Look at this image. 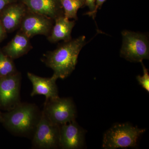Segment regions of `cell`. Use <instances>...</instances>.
Here are the masks:
<instances>
[{
	"label": "cell",
	"instance_id": "obj_12",
	"mask_svg": "<svg viewBox=\"0 0 149 149\" xmlns=\"http://www.w3.org/2000/svg\"><path fill=\"white\" fill-rule=\"evenodd\" d=\"M27 77L33 86L31 96L43 95L46 100L58 97V92L56 81L58 78L53 75L51 77H43L28 72Z\"/></svg>",
	"mask_w": 149,
	"mask_h": 149
},
{
	"label": "cell",
	"instance_id": "obj_2",
	"mask_svg": "<svg viewBox=\"0 0 149 149\" xmlns=\"http://www.w3.org/2000/svg\"><path fill=\"white\" fill-rule=\"evenodd\" d=\"M87 42L85 36L64 42L54 50L48 52L44 61L47 66L54 71L57 78L65 79L75 69L77 58Z\"/></svg>",
	"mask_w": 149,
	"mask_h": 149
},
{
	"label": "cell",
	"instance_id": "obj_18",
	"mask_svg": "<svg viewBox=\"0 0 149 149\" xmlns=\"http://www.w3.org/2000/svg\"><path fill=\"white\" fill-rule=\"evenodd\" d=\"M107 0H95V8L94 10L92 12H88V13H85V15L92 17L93 19H95L98 10L101 8L104 3Z\"/></svg>",
	"mask_w": 149,
	"mask_h": 149
},
{
	"label": "cell",
	"instance_id": "obj_4",
	"mask_svg": "<svg viewBox=\"0 0 149 149\" xmlns=\"http://www.w3.org/2000/svg\"><path fill=\"white\" fill-rule=\"evenodd\" d=\"M120 50L121 57L131 62H142L149 58V43L146 35L142 33L123 30Z\"/></svg>",
	"mask_w": 149,
	"mask_h": 149
},
{
	"label": "cell",
	"instance_id": "obj_5",
	"mask_svg": "<svg viewBox=\"0 0 149 149\" xmlns=\"http://www.w3.org/2000/svg\"><path fill=\"white\" fill-rule=\"evenodd\" d=\"M45 115L54 124L61 126L75 120L77 112L70 98L46 100L42 110Z\"/></svg>",
	"mask_w": 149,
	"mask_h": 149
},
{
	"label": "cell",
	"instance_id": "obj_9",
	"mask_svg": "<svg viewBox=\"0 0 149 149\" xmlns=\"http://www.w3.org/2000/svg\"><path fill=\"white\" fill-rule=\"evenodd\" d=\"M85 131L75 120L60 126V148H82L85 142Z\"/></svg>",
	"mask_w": 149,
	"mask_h": 149
},
{
	"label": "cell",
	"instance_id": "obj_11",
	"mask_svg": "<svg viewBox=\"0 0 149 149\" xmlns=\"http://www.w3.org/2000/svg\"><path fill=\"white\" fill-rule=\"evenodd\" d=\"M33 13L45 15L55 20L64 16L61 0H19Z\"/></svg>",
	"mask_w": 149,
	"mask_h": 149
},
{
	"label": "cell",
	"instance_id": "obj_8",
	"mask_svg": "<svg viewBox=\"0 0 149 149\" xmlns=\"http://www.w3.org/2000/svg\"><path fill=\"white\" fill-rule=\"evenodd\" d=\"M52 18L27 10L20 25V31L29 38L37 35L49 36L53 27Z\"/></svg>",
	"mask_w": 149,
	"mask_h": 149
},
{
	"label": "cell",
	"instance_id": "obj_6",
	"mask_svg": "<svg viewBox=\"0 0 149 149\" xmlns=\"http://www.w3.org/2000/svg\"><path fill=\"white\" fill-rule=\"evenodd\" d=\"M33 148H60V126L52 122L42 111V115L32 138Z\"/></svg>",
	"mask_w": 149,
	"mask_h": 149
},
{
	"label": "cell",
	"instance_id": "obj_10",
	"mask_svg": "<svg viewBox=\"0 0 149 149\" xmlns=\"http://www.w3.org/2000/svg\"><path fill=\"white\" fill-rule=\"evenodd\" d=\"M11 3L0 12V21L6 33L13 32L20 27L27 9L20 2Z\"/></svg>",
	"mask_w": 149,
	"mask_h": 149
},
{
	"label": "cell",
	"instance_id": "obj_7",
	"mask_svg": "<svg viewBox=\"0 0 149 149\" xmlns=\"http://www.w3.org/2000/svg\"><path fill=\"white\" fill-rule=\"evenodd\" d=\"M21 74L17 72L5 77H0V109L8 111L20 101Z\"/></svg>",
	"mask_w": 149,
	"mask_h": 149
},
{
	"label": "cell",
	"instance_id": "obj_1",
	"mask_svg": "<svg viewBox=\"0 0 149 149\" xmlns=\"http://www.w3.org/2000/svg\"><path fill=\"white\" fill-rule=\"evenodd\" d=\"M42 115L35 104L21 102L3 113L2 123L14 136L32 139Z\"/></svg>",
	"mask_w": 149,
	"mask_h": 149
},
{
	"label": "cell",
	"instance_id": "obj_17",
	"mask_svg": "<svg viewBox=\"0 0 149 149\" xmlns=\"http://www.w3.org/2000/svg\"><path fill=\"white\" fill-rule=\"evenodd\" d=\"M141 63L143 66V76L138 75L136 77L137 81L139 82V85H141L143 88L149 92V74L148 70L147 69L145 65L143 63V62Z\"/></svg>",
	"mask_w": 149,
	"mask_h": 149
},
{
	"label": "cell",
	"instance_id": "obj_3",
	"mask_svg": "<svg viewBox=\"0 0 149 149\" xmlns=\"http://www.w3.org/2000/svg\"><path fill=\"white\" fill-rule=\"evenodd\" d=\"M146 131L128 123L113 125L104 134L102 147L106 149L134 148L138 139Z\"/></svg>",
	"mask_w": 149,
	"mask_h": 149
},
{
	"label": "cell",
	"instance_id": "obj_14",
	"mask_svg": "<svg viewBox=\"0 0 149 149\" xmlns=\"http://www.w3.org/2000/svg\"><path fill=\"white\" fill-rule=\"evenodd\" d=\"M55 24L53 27L48 40L52 43H56L63 40L67 42L72 40L71 33L75 25L74 20L70 21L64 16L56 19Z\"/></svg>",
	"mask_w": 149,
	"mask_h": 149
},
{
	"label": "cell",
	"instance_id": "obj_13",
	"mask_svg": "<svg viewBox=\"0 0 149 149\" xmlns=\"http://www.w3.org/2000/svg\"><path fill=\"white\" fill-rule=\"evenodd\" d=\"M29 39L19 31L2 50L12 59L18 58L27 53L32 49Z\"/></svg>",
	"mask_w": 149,
	"mask_h": 149
},
{
	"label": "cell",
	"instance_id": "obj_22",
	"mask_svg": "<svg viewBox=\"0 0 149 149\" xmlns=\"http://www.w3.org/2000/svg\"><path fill=\"white\" fill-rule=\"evenodd\" d=\"M3 119V113L1 111V109H0V123H2Z\"/></svg>",
	"mask_w": 149,
	"mask_h": 149
},
{
	"label": "cell",
	"instance_id": "obj_19",
	"mask_svg": "<svg viewBox=\"0 0 149 149\" xmlns=\"http://www.w3.org/2000/svg\"><path fill=\"white\" fill-rule=\"evenodd\" d=\"M85 5L88 6L90 11L89 12H92L95 10V0H84Z\"/></svg>",
	"mask_w": 149,
	"mask_h": 149
},
{
	"label": "cell",
	"instance_id": "obj_15",
	"mask_svg": "<svg viewBox=\"0 0 149 149\" xmlns=\"http://www.w3.org/2000/svg\"><path fill=\"white\" fill-rule=\"evenodd\" d=\"M66 18L77 19V11L85 5L84 0H61Z\"/></svg>",
	"mask_w": 149,
	"mask_h": 149
},
{
	"label": "cell",
	"instance_id": "obj_21",
	"mask_svg": "<svg viewBox=\"0 0 149 149\" xmlns=\"http://www.w3.org/2000/svg\"><path fill=\"white\" fill-rule=\"evenodd\" d=\"M6 34V32L4 29L2 24L0 21V42L5 38Z\"/></svg>",
	"mask_w": 149,
	"mask_h": 149
},
{
	"label": "cell",
	"instance_id": "obj_16",
	"mask_svg": "<svg viewBox=\"0 0 149 149\" xmlns=\"http://www.w3.org/2000/svg\"><path fill=\"white\" fill-rule=\"evenodd\" d=\"M17 72L13 60L0 49V77L11 75Z\"/></svg>",
	"mask_w": 149,
	"mask_h": 149
},
{
	"label": "cell",
	"instance_id": "obj_20",
	"mask_svg": "<svg viewBox=\"0 0 149 149\" xmlns=\"http://www.w3.org/2000/svg\"><path fill=\"white\" fill-rule=\"evenodd\" d=\"M17 1L18 0H0V12L8 5Z\"/></svg>",
	"mask_w": 149,
	"mask_h": 149
}]
</instances>
